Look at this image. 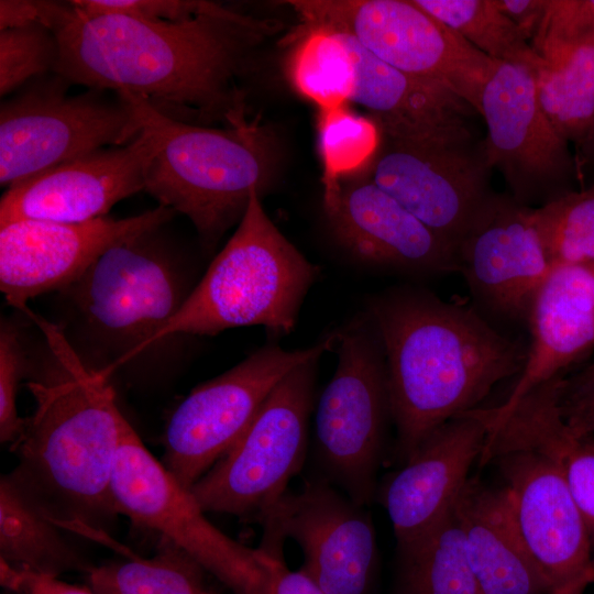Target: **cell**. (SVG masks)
Wrapping results in <instances>:
<instances>
[{
    "label": "cell",
    "mask_w": 594,
    "mask_h": 594,
    "mask_svg": "<svg viewBox=\"0 0 594 594\" xmlns=\"http://www.w3.org/2000/svg\"><path fill=\"white\" fill-rule=\"evenodd\" d=\"M59 42L55 72L89 89L128 91L190 123L248 122L239 81L275 24L208 2L177 22L87 14L73 1H42Z\"/></svg>",
    "instance_id": "cell-1"
},
{
    "label": "cell",
    "mask_w": 594,
    "mask_h": 594,
    "mask_svg": "<svg viewBox=\"0 0 594 594\" xmlns=\"http://www.w3.org/2000/svg\"><path fill=\"white\" fill-rule=\"evenodd\" d=\"M25 315L42 331L50 360L28 383L35 409L11 444L18 463L7 475L63 530L108 542L105 527L119 515L113 470L132 426L105 366H88L58 326Z\"/></svg>",
    "instance_id": "cell-2"
},
{
    "label": "cell",
    "mask_w": 594,
    "mask_h": 594,
    "mask_svg": "<svg viewBox=\"0 0 594 594\" xmlns=\"http://www.w3.org/2000/svg\"><path fill=\"white\" fill-rule=\"evenodd\" d=\"M367 315L384 351L402 464L430 433L481 407L526 364L522 342L501 334L473 309L427 292H391L375 298Z\"/></svg>",
    "instance_id": "cell-3"
},
{
    "label": "cell",
    "mask_w": 594,
    "mask_h": 594,
    "mask_svg": "<svg viewBox=\"0 0 594 594\" xmlns=\"http://www.w3.org/2000/svg\"><path fill=\"white\" fill-rule=\"evenodd\" d=\"M141 130L153 142L144 191L186 216L207 245L242 219L273 169V150L256 121L226 129L172 118L128 91Z\"/></svg>",
    "instance_id": "cell-4"
},
{
    "label": "cell",
    "mask_w": 594,
    "mask_h": 594,
    "mask_svg": "<svg viewBox=\"0 0 594 594\" xmlns=\"http://www.w3.org/2000/svg\"><path fill=\"white\" fill-rule=\"evenodd\" d=\"M317 274L268 218L255 190L234 233L148 348L169 337L213 336L246 326L286 334Z\"/></svg>",
    "instance_id": "cell-5"
},
{
    "label": "cell",
    "mask_w": 594,
    "mask_h": 594,
    "mask_svg": "<svg viewBox=\"0 0 594 594\" xmlns=\"http://www.w3.org/2000/svg\"><path fill=\"white\" fill-rule=\"evenodd\" d=\"M333 349L337 367L316 407L317 458L322 479L366 506L392 420L384 351L369 315L338 332Z\"/></svg>",
    "instance_id": "cell-6"
},
{
    "label": "cell",
    "mask_w": 594,
    "mask_h": 594,
    "mask_svg": "<svg viewBox=\"0 0 594 594\" xmlns=\"http://www.w3.org/2000/svg\"><path fill=\"white\" fill-rule=\"evenodd\" d=\"M50 75V74H48ZM56 73L36 78L0 107V184L11 187L66 162L135 139L140 122L123 92H67Z\"/></svg>",
    "instance_id": "cell-7"
},
{
    "label": "cell",
    "mask_w": 594,
    "mask_h": 594,
    "mask_svg": "<svg viewBox=\"0 0 594 594\" xmlns=\"http://www.w3.org/2000/svg\"><path fill=\"white\" fill-rule=\"evenodd\" d=\"M306 26L343 31L393 68L441 86L476 112L482 90L496 67L457 32L415 0L287 1Z\"/></svg>",
    "instance_id": "cell-8"
},
{
    "label": "cell",
    "mask_w": 594,
    "mask_h": 594,
    "mask_svg": "<svg viewBox=\"0 0 594 594\" xmlns=\"http://www.w3.org/2000/svg\"><path fill=\"white\" fill-rule=\"evenodd\" d=\"M320 358L277 384L240 439L190 488L206 513L253 520L288 491L306 458Z\"/></svg>",
    "instance_id": "cell-9"
},
{
    "label": "cell",
    "mask_w": 594,
    "mask_h": 594,
    "mask_svg": "<svg viewBox=\"0 0 594 594\" xmlns=\"http://www.w3.org/2000/svg\"><path fill=\"white\" fill-rule=\"evenodd\" d=\"M112 493L119 515L180 548L233 594H268L262 552L210 522L190 490L153 457L133 428L118 450Z\"/></svg>",
    "instance_id": "cell-10"
},
{
    "label": "cell",
    "mask_w": 594,
    "mask_h": 594,
    "mask_svg": "<svg viewBox=\"0 0 594 594\" xmlns=\"http://www.w3.org/2000/svg\"><path fill=\"white\" fill-rule=\"evenodd\" d=\"M337 333L306 349L267 344L194 388L170 415L162 463L190 490L240 439L277 384L300 364L333 349Z\"/></svg>",
    "instance_id": "cell-11"
},
{
    "label": "cell",
    "mask_w": 594,
    "mask_h": 594,
    "mask_svg": "<svg viewBox=\"0 0 594 594\" xmlns=\"http://www.w3.org/2000/svg\"><path fill=\"white\" fill-rule=\"evenodd\" d=\"M158 231L111 246L67 288L86 321L125 348L121 359L106 366L110 374L148 349L189 294Z\"/></svg>",
    "instance_id": "cell-12"
},
{
    "label": "cell",
    "mask_w": 594,
    "mask_h": 594,
    "mask_svg": "<svg viewBox=\"0 0 594 594\" xmlns=\"http://www.w3.org/2000/svg\"><path fill=\"white\" fill-rule=\"evenodd\" d=\"M253 520L262 527L257 548L282 558L286 539L304 553L302 570L327 594H366L374 574L377 543L365 506L324 479L287 491Z\"/></svg>",
    "instance_id": "cell-13"
},
{
    "label": "cell",
    "mask_w": 594,
    "mask_h": 594,
    "mask_svg": "<svg viewBox=\"0 0 594 594\" xmlns=\"http://www.w3.org/2000/svg\"><path fill=\"white\" fill-rule=\"evenodd\" d=\"M366 168V167H365ZM483 142L416 144L384 138L364 177L457 249L493 195Z\"/></svg>",
    "instance_id": "cell-14"
},
{
    "label": "cell",
    "mask_w": 594,
    "mask_h": 594,
    "mask_svg": "<svg viewBox=\"0 0 594 594\" xmlns=\"http://www.w3.org/2000/svg\"><path fill=\"white\" fill-rule=\"evenodd\" d=\"M490 463L502 474L517 530L551 594H581L594 581V549L559 469L529 451L504 452Z\"/></svg>",
    "instance_id": "cell-15"
},
{
    "label": "cell",
    "mask_w": 594,
    "mask_h": 594,
    "mask_svg": "<svg viewBox=\"0 0 594 594\" xmlns=\"http://www.w3.org/2000/svg\"><path fill=\"white\" fill-rule=\"evenodd\" d=\"M158 206L141 215L85 222L18 220L0 226V289L21 310L28 301L53 290H66L111 246L161 229L174 216Z\"/></svg>",
    "instance_id": "cell-16"
},
{
    "label": "cell",
    "mask_w": 594,
    "mask_h": 594,
    "mask_svg": "<svg viewBox=\"0 0 594 594\" xmlns=\"http://www.w3.org/2000/svg\"><path fill=\"white\" fill-rule=\"evenodd\" d=\"M482 141L490 166L498 168L519 202L578 170L569 143L557 132L539 100L535 74L498 62L481 95Z\"/></svg>",
    "instance_id": "cell-17"
},
{
    "label": "cell",
    "mask_w": 594,
    "mask_h": 594,
    "mask_svg": "<svg viewBox=\"0 0 594 594\" xmlns=\"http://www.w3.org/2000/svg\"><path fill=\"white\" fill-rule=\"evenodd\" d=\"M153 150L151 136L141 130L125 145L98 150L13 185L1 197L0 226L106 217L117 202L145 189Z\"/></svg>",
    "instance_id": "cell-18"
},
{
    "label": "cell",
    "mask_w": 594,
    "mask_h": 594,
    "mask_svg": "<svg viewBox=\"0 0 594 594\" xmlns=\"http://www.w3.org/2000/svg\"><path fill=\"white\" fill-rule=\"evenodd\" d=\"M458 272L491 310L526 319L551 272L532 208L492 195L457 249Z\"/></svg>",
    "instance_id": "cell-19"
},
{
    "label": "cell",
    "mask_w": 594,
    "mask_h": 594,
    "mask_svg": "<svg viewBox=\"0 0 594 594\" xmlns=\"http://www.w3.org/2000/svg\"><path fill=\"white\" fill-rule=\"evenodd\" d=\"M323 210L340 244L360 261L413 273L458 272L455 250L361 174L323 196Z\"/></svg>",
    "instance_id": "cell-20"
},
{
    "label": "cell",
    "mask_w": 594,
    "mask_h": 594,
    "mask_svg": "<svg viewBox=\"0 0 594 594\" xmlns=\"http://www.w3.org/2000/svg\"><path fill=\"white\" fill-rule=\"evenodd\" d=\"M487 430L471 411L430 433L380 490L398 543L440 519L457 503L485 447Z\"/></svg>",
    "instance_id": "cell-21"
},
{
    "label": "cell",
    "mask_w": 594,
    "mask_h": 594,
    "mask_svg": "<svg viewBox=\"0 0 594 594\" xmlns=\"http://www.w3.org/2000/svg\"><path fill=\"white\" fill-rule=\"evenodd\" d=\"M326 29L340 37L352 57L355 81L350 102L369 110L381 136L439 145L474 141L468 125L473 109L469 103L441 86L393 68L350 34Z\"/></svg>",
    "instance_id": "cell-22"
},
{
    "label": "cell",
    "mask_w": 594,
    "mask_h": 594,
    "mask_svg": "<svg viewBox=\"0 0 594 594\" xmlns=\"http://www.w3.org/2000/svg\"><path fill=\"white\" fill-rule=\"evenodd\" d=\"M527 321L526 364L493 414H504L538 385L594 351V262L556 266L538 289Z\"/></svg>",
    "instance_id": "cell-23"
},
{
    "label": "cell",
    "mask_w": 594,
    "mask_h": 594,
    "mask_svg": "<svg viewBox=\"0 0 594 594\" xmlns=\"http://www.w3.org/2000/svg\"><path fill=\"white\" fill-rule=\"evenodd\" d=\"M455 510L480 594H551L522 543L504 485L470 477Z\"/></svg>",
    "instance_id": "cell-24"
},
{
    "label": "cell",
    "mask_w": 594,
    "mask_h": 594,
    "mask_svg": "<svg viewBox=\"0 0 594 594\" xmlns=\"http://www.w3.org/2000/svg\"><path fill=\"white\" fill-rule=\"evenodd\" d=\"M557 387L542 385L527 394L496 430L499 452L529 451L553 463L587 526L594 549V437H578L565 424Z\"/></svg>",
    "instance_id": "cell-25"
},
{
    "label": "cell",
    "mask_w": 594,
    "mask_h": 594,
    "mask_svg": "<svg viewBox=\"0 0 594 594\" xmlns=\"http://www.w3.org/2000/svg\"><path fill=\"white\" fill-rule=\"evenodd\" d=\"M530 45L543 62L535 76L542 109L557 132L578 152L594 121V35Z\"/></svg>",
    "instance_id": "cell-26"
},
{
    "label": "cell",
    "mask_w": 594,
    "mask_h": 594,
    "mask_svg": "<svg viewBox=\"0 0 594 594\" xmlns=\"http://www.w3.org/2000/svg\"><path fill=\"white\" fill-rule=\"evenodd\" d=\"M8 475L0 480V561L35 574L59 578L87 570L79 553Z\"/></svg>",
    "instance_id": "cell-27"
},
{
    "label": "cell",
    "mask_w": 594,
    "mask_h": 594,
    "mask_svg": "<svg viewBox=\"0 0 594 594\" xmlns=\"http://www.w3.org/2000/svg\"><path fill=\"white\" fill-rule=\"evenodd\" d=\"M397 553L396 594H480L455 505Z\"/></svg>",
    "instance_id": "cell-28"
},
{
    "label": "cell",
    "mask_w": 594,
    "mask_h": 594,
    "mask_svg": "<svg viewBox=\"0 0 594 594\" xmlns=\"http://www.w3.org/2000/svg\"><path fill=\"white\" fill-rule=\"evenodd\" d=\"M286 73L294 89L319 110L350 102L355 81L352 57L329 29L300 26L287 58Z\"/></svg>",
    "instance_id": "cell-29"
},
{
    "label": "cell",
    "mask_w": 594,
    "mask_h": 594,
    "mask_svg": "<svg viewBox=\"0 0 594 594\" xmlns=\"http://www.w3.org/2000/svg\"><path fill=\"white\" fill-rule=\"evenodd\" d=\"M205 570L185 551L162 538L150 558L129 556L87 570L97 594H202Z\"/></svg>",
    "instance_id": "cell-30"
},
{
    "label": "cell",
    "mask_w": 594,
    "mask_h": 594,
    "mask_svg": "<svg viewBox=\"0 0 594 594\" xmlns=\"http://www.w3.org/2000/svg\"><path fill=\"white\" fill-rule=\"evenodd\" d=\"M425 11L496 62L519 64L535 76L543 62L496 0H415Z\"/></svg>",
    "instance_id": "cell-31"
},
{
    "label": "cell",
    "mask_w": 594,
    "mask_h": 594,
    "mask_svg": "<svg viewBox=\"0 0 594 594\" xmlns=\"http://www.w3.org/2000/svg\"><path fill=\"white\" fill-rule=\"evenodd\" d=\"M532 219L552 268L594 262V185L554 196Z\"/></svg>",
    "instance_id": "cell-32"
},
{
    "label": "cell",
    "mask_w": 594,
    "mask_h": 594,
    "mask_svg": "<svg viewBox=\"0 0 594 594\" xmlns=\"http://www.w3.org/2000/svg\"><path fill=\"white\" fill-rule=\"evenodd\" d=\"M318 134L323 196L333 194L340 180L364 169L375 156L382 138L373 119L356 114L346 105L319 110Z\"/></svg>",
    "instance_id": "cell-33"
},
{
    "label": "cell",
    "mask_w": 594,
    "mask_h": 594,
    "mask_svg": "<svg viewBox=\"0 0 594 594\" xmlns=\"http://www.w3.org/2000/svg\"><path fill=\"white\" fill-rule=\"evenodd\" d=\"M61 54L55 32L42 22L0 30V95L55 72Z\"/></svg>",
    "instance_id": "cell-34"
},
{
    "label": "cell",
    "mask_w": 594,
    "mask_h": 594,
    "mask_svg": "<svg viewBox=\"0 0 594 594\" xmlns=\"http://www.w3.org/2000/svg\"><path fill=\"white\" fill-rule=\"evenodd\" d=\"M25 367V356L18 330L8 321L0 328V441L14 443L25 419L16 407V395Z\"/></svg>",
    "instance_id": "cell-35"
},
{
    "label": "cell",
    "mask_w": 594,
    "mask_h": 594,
    "mask_svg": "<svg viewBox=\"0 0 594 594\" xmlns=\"http://www.w3.org/2000/svg\"><path fill=\"white\" fill-rule=\"evenodd\" d=\"M87 14H114L145 21L177 22L198 14L206 1L191 0H76Z\"/></svg>",
    "instance_id": "cell-36"
},
{
    "label": "cell",
    "mask_w": 594,
    "mask_h": 594,
    "mask_svg": "<svg viewBox=\"0 0 594 594\" xmlns=\"http://www.w3.org/2000/svg\"><path fill=\"white\" fill-rule=\"evenodd\" d=\"M0 581L14 594H97L89 586H79L59 578L19 570L0 561Z\"/></svg>",
    "instance_id": "cell-37"
},
{
    "label": "cell",
    "mask_w": 594,
    "mask_h": 594,
    "mask_svg": "<svg viewBox=\"0 0 594 594\" xmlns=\"http://www.w3.org/2000/svg\"><path fill=\"white\" fill-rule=\"evenodd\" d=\"M560 410L573 435L594 437V383L571 391L561 386Z\"/></svg>",
    "instance_id": "cell-38"
},
{
    "label": "cell",
    "mask_w": 594,
    "mask_h": 594,
    "mask_svg": "<svg viewBox=\"0 0 594 594\" xmlns=\"http://www.w3.org/2000/svg\"><path fill=\"white\" fill-rule=\"evenodd\" d=\"M262 553L268 571V594H327L302 569L290 570L283 558Z\"/></svg>",
    "instance_id": "cell-39"
},
{
    "label": "cell",
    "mask_w": 594,
    "mask_h": 594,
    "mask_svg": "<svg viewBox=\"0 0 594 594\" xmlns=\"http://www.w3.org/2000/svg\"><path fill=\"white\" fill-rule=\"evenodd\" d=\"M496 3L530 43L543 16L547 0H496Z\"/></svg>",
    "instance_id": "cell-40"
},
{
    "label": "cell",
    "mask_w": 594,
    "mask_h": 594,
    "mask_svg": "<svg viewBox=\"0 0 594 594\" xmlns=\"http://www.w3.org/2000/svg\"><path fill=\"white\" fill-rule=\"evenodd\" d=\"M41 1L1 0L0 30L41 22Z\"/></svg>",
    "instance_id": "cell-41"
},
{
    "label": "cell",
    "mask_w": 594,
    "mask_h": 594,
    "mask_svg": "<svg viewBox=\"0 0 594 594\" xmlns=\"http://www.w3.org/2000/svg\"><path fill=\"white\" fill-rule=\"evenodd\" d=\"M594 383V361L570 378H563L562 389L571 391Z\"/></svg>",
    "instance_id": "cell-42"
},
{
    "label": "cell",
    "mask_w": 594,
    "mask_h": 594,
    "mask_svg": "<svg viewBox=\"0 0 594 594\" xmlns=\"http://www.w3.org/2000/svg\"><path fill=\"white\" fill-rule=\"evenodd\" d=\"M575 161L578 170L583 166L594 164V121L585 142L576 152Z\"/></svg>",
    "instance_id": "cell-43"
},
{
    "label": "cell",
    "mask_w": 594,
    "mask_h": 594,
    "mask_svg": "<svg viewBox=\"0 0 594 594\" xmlns=\"http://www.w3.org/2000/svg\"><path fill=\"white\" fill-rule=\"evenodd\" d=\"M202 594H213V593L208 592V591L205 590V591L202 592Z\"/></svg>",
    "instance_id": "cell-44"
}]
</instances>
